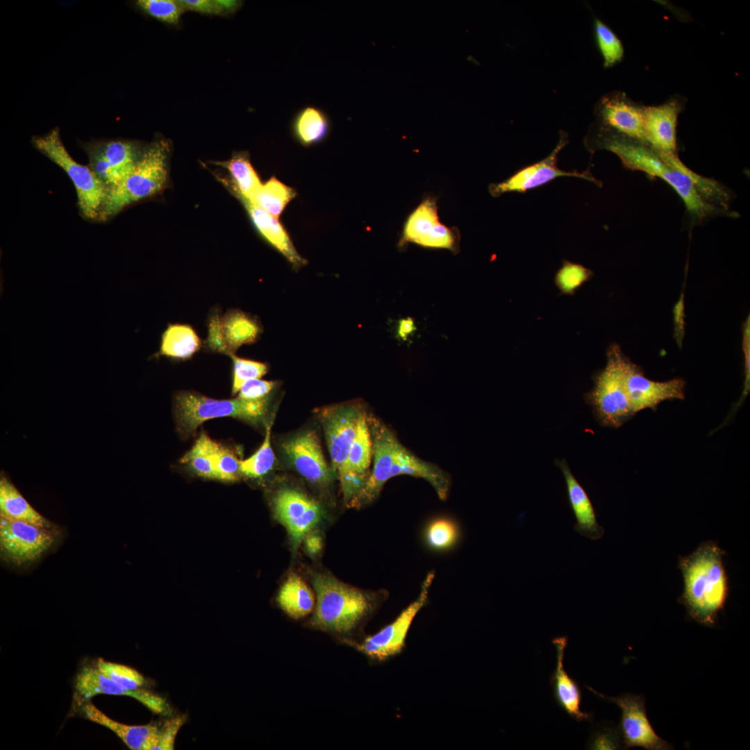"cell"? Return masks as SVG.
<instances>
[{"label":"cell","instance_id":"cell-1","mask_svg":"<svg viewBox=\"0 0 750 750\" xmlns=\"http://www.w3.org/2000/svg\"><path fill=\"white\" fill-rule=\"evenodd\" d=\"M317 603L308 625L332 635L342 644L351 647L365 637L364 626L386 595L371 592L326 575L312 581Z\"/></svg>","mask_w":750,"mask_h":750},{"label":"cell","instance_id":"cell-2","mask_svg":"<svg viewBox=\"0 0 750 750\" xmlns=\"http://www.w3.org/2000/svg\"><path fill=\"white\" fill-rule=\"evenodd\" d=\"M373 446L372 469L353 503L360 507L373 501L391 478L408 475L424 479L441 500H445L451 487L449 475L431 462L420 459L406 448L381 421L367 415Z\"/></svg>","mask_w":750,"mask_h":750},{"label":"cell","instance_id":"cell-3","mask_svg":"<svg viewBox=\"0 0 750 750\" xmlns=\"http://www.w3.org/2000/svg\"><path fill=\"white\" fill-rule=\"evenodd\" d=\"M584 144L591 152L606 149L614 153L627 169L662 179L677 192L688 211L697 219L701 220L715 211L713 206L699 194L691 178L665 162L648 144L597 124L591 126Z\"/></svg>","mask_w":750,"mask_h":750},{"label":"cell","instance_id":"cell-4","mask_svg":"<svg viewBox=\"0 0 750 750\" xmlns=\"http://www.w3.org/2000/svg\"><path fill=\"white\" fill-rule=\"evenodd\" d=\"M724 551L713 542L701 544L690 555L680 558L684 589L681 601L698 623L714 626L728 595Z\"/></svg>","mask_w":750,"mask_h":750},{"label":"cell","instance_id":"cell-5","mask_svg":"<svg viewBox=\"0 0 750 750\" xmlns=\"http://www.w3.org/2000/svg\"><path fill=\"white\" fill-rule=\"evenodd\" d=\"M269 397L248 400L239 397L215 399L192 391H181L174 399L176 428L183 438L193 435L204 422L219 417H234L253 425L265 424Z\"/></svg>","mask_w":750,"mask_h":750},{"label":"cell","instance_id":"cell-6","mask_svg":"<svg viewBox=\"0 0 750 750\" xmlns=\"http://www.w3.org/2000/svg\"><path fill=\"white\" fill-rule=\"evenodd\" d=\"M169 142L159 139L143 149L133 171L119 185L108 190L101 221L127 206L160 192L167 179Z\"/></svg>","mask_w":750,"mask_h":750},{"label":"cell","instance_id":"cell-7","mask_svg":"<svg viewBox=\"0 0 750 750\" xmlns=\"http://www.w3.org/2000/svg\"><path fill=\"white\" fill-rule=\"evenodd\" d=\"M626 359L619 345L610 346L605 367L595 375L592 389L584 395L602 426L619 428L635 415L624 383Z\"/></svg>","mask_w":750,"mask_h":750},{"label":"cell","instance_id":"cell-8","mask_svg":"<svg viewBox=\"0 0 750 750\" xmlns=\"http://www.w3.org/2000/svg\"><path fill=\"white\" fill-rule=\"evenodd\" d=\"M32 144L71 179L81 215L88 220L101 221L108 188L89 165H81L71 156L62 143L59 129L56 128L47 134L33 137Z\"/></svg>","mask_w":750,"mask_h":750},{"label":"cell","instance_id":"cell-9","mask_svg":"<svg viewBox=\"0 0 750 750\" xmlns=\"http://www.w3.org/2000/svg\"><path fill=\"white\" fill-rule=\"evenodd\" d=\"M460 232L440 220L438 197L425 194L408 215L398 242L399 249L412 243L427 249H447L453 254L460 250Z\"/></svg>","mask_w":750,"mask_h":750},{"label":"cell","instance_id":"cell-10","mask_svg":"<svg viewBox=\"0 0 750 750\" xmlns=\"http://www.w3.org/2000/svg\"><path fill=\"white\" fill-rule=\"evenodd\" d=\"M434 577V571L427 573L417 597L394 621L350 647L363 654L372 663H381L401 654L406 646L407 635L415 617L427 603Z\"/></svg>","mask_w":750,"mask_h":750},{"label":"cell","instance_id":"cell-11","mask_svg":"<svg viewBox=\"0 0 750 750\" xmlns=\"http://www.w3.org/2000/svg\"><path fill=\"white\" fill-rule=\"evenodd\" d=\"M568 141L567 133L561 131L557 145L546 158L517 169L504 181L490 183L488 186L490 195L497 198L505 193L524 194L564 176L583 178L597 183L588 169L582 172H568L558 167V156Z\"/></svg>","mask_w":750,"mask_h":750},{"label":"cell","instance_id":"cell-12","mask_svg":"<svg viewBox=\"0 0 750 750\" xmlns=\"http://www.w3.org/2000/svg\"><path fill=\"white\" fill-rule=\"evenodd\" d=\"M364 411L360 406L347 403L324 408L319 412L333 472L340 484L346 478L349 453Z\"/></svg>","mask_w":750,"mask_h":750},{"label":"cell","instance_id":"cell-13","mask_svg":"<svg viewBox=\"0 0 750 750\" xmlns=\"http://www.w3.org/2000/svg\"><path fill=\"white\" fill-rule=\"evenodd\" d=\"M55 542L52 529L29 523L0 518V548L2 556L17 565L38 559Z\"/></svg>","mask_w":750,"mask_h":750},{"label":"cell","instance_id":"cell-14","mask_svg":"<svg viewBox=\"0 0 750 750\" xmlns=\"http://www.w3.org/2000/svg\"><path fill=\"white\" fill-rule=\"evenodd\" d=\"M599 697L612 702L622 710L619 732L623 747L626 749L640 747L647 750H667L671 745L660 738L652 728L646 713L642 696L624 693L618 697H608L587 687Z\"/></svg>","mask_w":750,"mask_h":750},{"label":"cell","instance_id":"cell-15","mask_svg":"<svg viewBox=\"0 0 750 750\" xmlns=\"http://www.w3.org/2000/svg\"><path fill=\"white\" fill-rule=\"evenodd\" d=\"M89 166L108 190L121 183L133 171L143 149L131 141L108 140L85 144Z\"/></svg>","mask_w":750,"mask_h":750},{"label":"cell","instance_id":"cell-16","mask_svg":"<svg viewBox=\"0 0 750 750\" xmlns=\"http://www.w3.org/2000/svg\"><path fill=\"white\" fill-rule=\"evenodd\" d=\"M624 383L635 415L647 408L656 410L665 401L685 398V382L683 379L651 380L644 375L640 367L628 358L624 367Z\"/></svg>","mask_w":750,"mask_h":750},{"label":"cell","instance_id":"cell-17","mask_svg":"<svg viewBox=\"0 0 750 750\" xmlns=\"http://www.w3.org/2000/svg\"><path fill=\"white\" fill-rule=\"evenodd\" d=\"M274 508L276 518L288 530L294 548L322 516V509L317 501L292 488L278 492L274 498Z\"/></svg>","mask_w":750,"mask_h":750},{"label":"cell","instance_id":"cell-18","mask_svg":"<svg viewBox=\"0 0 750 750\" xmlns=\"http://www.w3.org/2000/svg\"><path fill=\"white\" fill-rule=\"evenodd\" d=\"M594 113L599 125L646 144L643 106L633 102L624 93L616 92L602 97Z\"/></svg>","mask_w":750,"mask_h":750},{"label":"cell","instance_id":"cell-19","mask_svg":"<svg viewBox=\"0 0 750 750\" xmlns=\"http://www.w3.org/2000/svg\"><path fill=\"white\" fill-rule=\"evenodd\" d=\"M74 688L81 698L89 699L97 694L126 696L135 699L156 715H167L171 708L163 697L143 689H127L99 672L97 667H83L77 674Z\"/></svg>","mask_w":750,"mask_h":750},{"label":"cell","instance_id":"cell-20","mask_svg":"<svg viewBox=\"0 0 750 750\" xmlns=\"http://www.w3.org/2000/svg\"><path fill=\"white\" fill-rule=\"evenodd\" d=\"M281 447L289 462L308 481L317 485L330 482L333 473L315 431L298 433L283 441Z\"/></svg>","mask_w":750,"mask_h":750},{"label":"cell","instance_id":"cell-21","mask_svg":"<svg viewBox=\"0 0 750 750\" xmlns=\"http://www.w3.org/2000/svg\"><path fill=\"white\" fill-rule=\"evenodd\" d=\"M373 446L365 411L360 416L347 464V476L341 484L344 501L352 506L369 474Z\"/></svg>","mask_w":750,"mask_h":750},{"label":"cell","instance_id":"cell-22","mask_svg":"<svg viewBox=\"0 0 750 750\" xmlns=\"http://www.w3.org/2000/svg\"><path fill=\"white\" fill-rule=\"evenodd\" d=\"M682 103L676 99L643 107L646 144L656 151L676 153V122Z\"/></svg>","mask_w":750,"mask_h":750},{"label":"cell","instance_id":"cell-23","mask_svg":"<svg viewBox=\"0 0 750 750\" xmlns=\"http://www.w3.org/2000/svg\"><path fill=\"white\" fill-rule=\"evenodd\" d=\"M556 465L560 469L565 481L568 502L576 520L574 531L592 540L600 539L604 534V529L597 522L594 506L586 491L575 478L565 460H556Z\"/></svg>","mask_w":750,"mask_h":750},{"label":"cell","instance_id":"cell-24","mask_svg":"<svg viewBox=\"0 0 750 750\" xmlns=\"http://www.w3.org/2000/svg\"><path fill=\"white\" fill-rule=\"evenodd\" d=\"M552 643L556 650V668L550 678L554 699L557 704L576 721L589 720L591 717L590 713L581 709L582 696L578 685L564 667V652L567 638L566 636L555 638Z\"/></svg>","mask_w":750,"mask_h":750},{"label":"cell","instance_id":"cell-25","mask_svg":"<svg viewBox=\"0 0 750 750\" xmlns=\"http://www.w3.org/2000/svg\"><path fill=\"white\" fill-rule=\"evenodd\" d=\"M244 206L260 234L281 253L296 270L306 263L297 252L286 231L278 220L255 202L240 195H235Z\"/></svg>","mask_w":750,"mask_h":750},{"label":"cell","instance_id":"cell-26","mask_svg":"<svg viewBox=\"0 0 750 750\" xmlns=\"http://www.w3.org/2000/svg\"><path fill=\"white\" fill-rule=\"evenodd\" d=\"M81 708L82 713L87 719L112 731L129 749L132 750L153 749L160 728L157 725L122 724L110 718L90 703L84 704Z\"/></svg>","mask_w":750,"mask_h":750},{"label":"cell","instance_id":"cell-27","mask_svg":"<svg viewBox=\"0 0 750 750\" xmlns=\"http://www.w3.org/2000/svg\"><path fill=\"white\" fill-rule=\"evenodd\" d=\"M222 328L231 353H235L242 345L257 342L262 332L260 322L256 317L238 309H230L222 315Z\"/></svg>","mask_w":750,"mask_h":750},{"label":"cell","instance_id":"cell-28","mask_svg":"<svg viewBox=\"0 0 750 750\" xmlns=\"http://www.w3.org/2000/svg\"><path fill=\"white\" fill-rule=\"evenodd\" d=\"M194 329L185 324H171L161 336L159 351L155 356L185 360L192 358L202 347Z\"/></svg>","mask_w":750,"mask_h":750},{"label":"cell","instance_id":"cell-29","mask_svg":"<svg viewBox=\"0 0 750 750\" xmlns=\"http://www.w3.org/2000/svg\"><path fill=\"white\" fill-rule=\"evenodd\" d=\"M0 515L52 529L51 523L37 512L2 474L0 478Z\"/></svg>","mask_w":750,"mask_h":750},{"label":"cell","instance_id":"cell-30","mask_svg":"<svg viewBox=\"0 0 750 750\" xmlns=\"http://www.w3.org/2000/svg\"><path fill=\"white\" fill-rule=\"evenodd\" d=\"M276 601L290 617L301 619L308 615L315 606V597L311 589L297 575H290L281 588Z\"/></svg>","mask_w":750,"mask_h":750},{"label":"cell","instance_id":"cell-31","mask_svg":"<svg viewBox=\"0 0 750 750\" xmlns=\"http://www.w3.org/2000/svg\"><path fill=\"white\" fill-rule=\"evenodd\" d=\"M330 122L320 108L308 106L300 110L292 124L294 137L302 145L309 147L324 140L328 134Z\"/></svg>","mask_w":750,"mask_h":750},{"label":"cell","instance_id":"cell-32","mask_svg":"<svg viewBox=\"0 0 750 750\" xmlns=\"http://www.w3.org/2000/svg\"><path fill=\"white\" fill-rule=\"evenodd\" d=\"M214 163L226 168L230 173L231 181L228 185L235 195L253 199L262 183L250 162L247 152H237L228 160Z\"/></svg>","mask_w":750,"mask_h":750},{"label":"cell","instance_id":"cell-33","mask_svg":"<svg viewBox=\"0 0 750 750\" xmlns=\"http://www.w3.org/2000/svg\"><path fill=\"white\" fill-rule=\"evenodd\" d=\"M219 444L207 434L201 433L194 445L180 462L189 467L197 475L215 479L217 451Z\"/></svg>","mask_w":750,"mask_h":750},{"label":"cell","instance_id":"cell-34","mask_svg":"<svg viewBox=\"0 0 750 750\" xmlns=\"http://www.w3.org/2000/svg\"><path fill=\"white\" fill-rule=\"evenodd\" d=\"M657 153L667 164L687 174L693 181L699 194L706 202L710 205H712V202H714L724 208L727 206L729 200L728 194L717 181L697 174L686 167L676 153H665L658 151Z\"/></svg>","mask_w":750,"mask_h":750},{"label":"cell","instance_id":"cell-35","mask_svg":"<svg viewBox=\"0 0 750 750\" xmlns=\"http://www.w3.org/2000/svg\"><path fill=\"white\" fill-rule=\"evenodd\" d=\"M296 196L295 190L285 185L275 177L262 183L255 194L252 201L278 218L288 203Z\"/></svg>","mask_w":750,"mask_h":750},{"label":"cell","instance_id":"cell-36","mask_svg":"<svg viewBox=\"0 0 750 750\" xmlns=\"http://www.w3.org/2000/svg\"><path fill=\"white\" fill-rule=\"evenodd\" d=\"M272 423L266 426L264 441L260 448L249 458L240 460V473L250 478H259L270 472L276 458L271 446Z\"/></svg>","mask_w":750,"mask_h":750},{"label":"cell","instance_id":"cell-37","mask_svg":"<svg viewBox=\"0 0 750 750\" xmlns=\"http://www.w3.org/2000/svg\"><path fill=\"white\" fill-rule=\"evenodd\" d=\"M459 535L457 525L448 518H437L426 526L424 539L432 549L444 551L452 547Z\"/></svg>","mask_w":750,"mask_h":750},{"label":"cell","instance_id":"cell-38","mask_svg":"<svg viewBox=\"0 0 750 750\" xmlns=\"http://www.w3.org/2000/svg\"><path fill=\"white\" fill-rule=\"evenodd\" d=\"M594 35L605 67H610L620 62L624 56V47L615 33L602 21L595 19Z\"/></svg>","mask_w":750,"mask_h":750},{"label":"cell","instance_id":"cell-39","mask_svg":"<svg viewBox=\"0 0 750 750\" xmlns=\"http://www.w3.org/2000/svg\"><path fill=\"white\" fill-rule=\"evenodd\" d=\"M593 275L581 264L564 260L555 275V284L561 293L572 295Z\"/></svg>","mask_w":750,"mask_h":750},{"label":"cell","instance_id":"cell-40","mask_svg":"<svg viewBox=\"0 0 750 750\" xmlns=\"http://www.w3.org/2000/svg\"><path fill=\"white\" fill-rule=\"evenodd\" d=\"M96 667L103 676L127 689H140L147 683L142 674L126 665L99 658Z\"/></svg>","mask_w":750,"mask_h":750},{"label":"cell","instance_id":"cell-41","mask_svg":"<svg viewBox=\"0 0 750 750\" xmlns=\"http://www.w3.org/2000/svg\"><path fill=\"white\" fill-rule=\"evenodd\" d=\"M233 361V379L231 394L235 395L242 385L247 381L260 378L267 372V365L261 362L238 357L231 354Z\"/></svg>","mask_w":750,"mask_h":750},{"label":"cell","instance_id":"cell-42","mask_svg":"<svg viewBox=\"0 0 750 750\" xmlns=\"http://www.w3.org/2000/svg\"><path fill=\"white\" fill-rule=\"evenodd\" d=\"M136 4L153 17L169 24H177L185 11L175 0H139Z\"/></svg>","mask_w":750,"mask_h":750},{"label":"cell","instance_id":"cell-43","mask_svg":"<svg viewBox=\"0 0 750 750\" xmlns=\"http://www.w3.org/2000/svg\"><path fill=\"white\" fill-rule=\"evenodd\" d=\"M208 335L203 341L205 349L215 353H223L227 356L233 354L230 352L224 338L222 328V315L217 308L212 310L208 315L207 321Z\"/></svg>","mask_w":750,"mask_h":750},{"label":"cell","instance_id":"cell-44","mask_svg":"<svg viewBox=\"0 0 750 750\" xmlns=\"http://www.w3.org/2000/svg\"><path fill=\"white\" fill-rule=\"evenodd\" d=\"M240 473V460L230 449L219 444L215 469V479L224 481H237Z\"/></svg>","mask_w":750,"mask_h":750},{"label":"cell","instance_id":"cell-45","mask_svg":"<svg viewBox=\"0 0 750 750\" xmlns=\"http://www.w3.org/2000/svg\"><path fill=\"white\" fill-rule=\"evenodd\" d=\"M185 10H192L204 14L223 15L234 11L239 3L236 1L217 0H178Z\"/></svg>","mask_w":750,"mask_h":750},{"label":"cell","instance_id":"cell-46","mask_svg":"<svg viewBox=\"0 0 750 750\" xmlns=\"http://www.w3.org/2000/svg\"><path fill=\"white\" fill-rule=\"evenodd\" d=\"M186 720L185 716H178L165 722L159 728L157 740L153 750H172L176 735Z\"/></svg>","mask_w":750,"mask_h":750},{"label":"cell","instance_id":"cell-47","mask_svg":"<svg viewBox=\"0 0 750 750\" xmlns=\"http://www.w3.org/2000/svg\"><path fill=\"white\" fill-rule=\"evenodd\" d=\"M277 382L261 380L260 378L251 379L246 381L238 392V397L256 400L268 397L270 392L276 387Z\"/></svg>","mask_w":750,"mask_h":750},{"label":"cell","instance_id":"cell-48","mask_svg":"<svg viewBox=\"0 0 750 750\" xmlns=\"http://www.w3.org/2000/svg\"><path fill=\"white\" fill-rule=\"evenodd\" d=\"M621 744L620 732L610 728L595 731L588 742L590 749H617Z\"/></svg>","mask_w":750,"mask_h":750},{"label":"cell","instance_id":"cell-49","mask_svg":"<svg viewBox=\"0 0 750 750\" xmlns=\"http://www.w3.org/2000/svg\"><path fill=\"white\" fill-rule=\"evenodd\" d=\"M744 327V331H743L744 332L743 333V349H744V353L745 380H744V387L743 392H742V397L739 401L740 403L738 405V406H740V404L742 403V401H743L744 399V398L747 397V395L748 394V392H749V386H750V367H749V366H750V364H749V360H750V333H750V331H749L750 328L749 327H750V326H749V317H748V319L746 321Z\"/></svg>","mask_w":750,"mask_h":750},{"label":"cell","instance_id":"cell-50","mask_svg":"<svg viewBox=\"0 0 750 750\" xmlns=\"http://www.w3.org/2000/svg\"><path fill=\"white\" fill-rule=\"evenodd\" d=\"M417 328L413 319L410 317L399 320L397 328V336L401 340H406Z\"/></svg>","mask_w":750,"mask_h":750},{"label":"cell","instance_id":"cell-51","mask_svg":"<svg viewBox=\"0 0 750 750\" xmlns=\"http://www.w3.org/2000/svg\"><path fill=\"white\" fill-rule=\"evenodd\" d=\"M307 547L309 551L315 553L320 548V540L316 536L310 537L307 540Z\"/></svg>","mask_w":750,"mask_h":750}]
</instances>
